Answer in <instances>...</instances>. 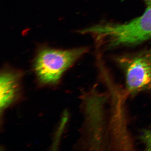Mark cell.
Returning a JSON list of instances; mask_svg holds the SVG:
<instances>
[{
	"label": "cell",
	"instance_id": "obj_5",
	"mask_svg": "<svg viewBox=\"0 0 151 151\" xmlns=\"http://www.w3.org/2000/svg\"><path fill=\"white\" fill-rule=\"evenodd\" d=\"M139 138L145 145L146 150L151 151V130H143L141 132Z\"/></svg>",
	"mask_w": 151,
	"mask_h": 151
},
{
	"label": "cell",
	"instance_id": "obj_3",
	"mask_svg": "<svg viewBox=\"0 0 151 151\" xmlns=\"http://www.w3.org/2000/svg\"><path fill=\"white\" fill-rule=\"evenodd\" d=\"M125 74L128 94L151 90V47L137 54L117 58Z\"/></svg>",
	"mask_w": 151,
	"mask_h": 151
},
{
	"label": "cell",
	"instance_id": "obj_6",
	"mask_svg": "<svg viewBox=\"0 0 151 151\" xmlns=\"http://www.w3.org/2000/svg\"><path fill=\"white\" fill-rule=\"evenodd\" d=\"M147 5H151V0H145Z\"/></svg>",
	"mask_w": 151,
	"mask_h": 151
},
{
	"label": "cell",
	"instance_id": "obj_4",
	"mask_svg": "<svg viewBox=\"0 0 151 151\" xmlns=\"http://www.w3.org/2000/svg\"><path fill=\"white\" fill-rule=\"evenodd\" d=\"M22 73L11 68L2 70L0 77V108L1 112L17 100L20 89Z\"/></svg>",
	"mask_w": 151,
	"mask_h": 151
},
{
	"label": "cell",
	"instance_id": "obj_2",
	"mask_svg": "<svg viewBox=\"0 0 151 151\" xmlns=\"http://www.w3.org/2000/svg\"><path fill=\"white\" fill-rule=\"evenodd\" d=\"M87 51L86 47L62 50L40 47L33 65L39 82L43 85L57 84L63 73Z\"/></svg>",
	"mask_w": 151,
	"mask_h": 151
},
{
	"label": "cell",
	"instance_id": "obj_1",
	"mask_svg": "<svg viewBox=\"0 0 151 151\" xmlns=\"http://www.w3.org/2000/svg\"><path fill=\"white\" fill-rule=\"evenodd\" d=\"M83 32L93 35L98 43L108 48L142 43L151 39V5L128 23L97 25Z\"/></svg>",
	"mask_w": 151,
	"mask_h": 151
}]
</instances>
